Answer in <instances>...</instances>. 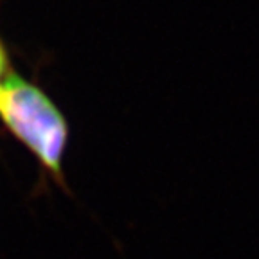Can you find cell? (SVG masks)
I'll list each match as a JSON object with an SVG mask.
<instances>
[{"label": "cell", "instance_id": "6da1fadb", "mask_svg": "<svg viewBox=\"0 0 259 259\" xmlns=\"http://www.w3.org/2000/svg\"><path fill=\"white\" fill-rule=\"evenodd\" d=\"M0 119L53 175H61L67 122L38 87L18 74L0 77Z\"/></svg>", "mask_w": 259, "mask_h": 259}]
</instances>
